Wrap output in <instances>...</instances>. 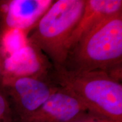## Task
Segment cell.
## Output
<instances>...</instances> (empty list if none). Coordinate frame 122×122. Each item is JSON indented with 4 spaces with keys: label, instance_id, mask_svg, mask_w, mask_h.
<instances>
[{
    "label": "cell",
    "instance_id": "9",
    "mask_svg": "<svg viewBox=\"0 0 122 122\" xmlns=\"http://www.w3.org/2000/svg\"><path fill=\"white\" fill-rule=\"evenodd\" d=\"M0 122H14L10 105L5 96L0 90Z\"/></svg>",
    "mask_w": 122,
    "mask_h": 122
},
{
    "label": "cell",
    "instance_id": "8",
    "mask_svg": "<svg viewBox=\"0 0 122 122\" xmlns=\"http://www.w3.org/2000/svg\"><path fill=\"white\" fill-rule=\"evenodd\" d=\"M122 11V0H85L83 14L68 41V53L94 27L106 18Z\"/></svg>",
    "mask_w": 122,
    "mask_h": 122
},
{
    "label": "cell",
    "instance_id": "7",
    "mask_svg": "<svg viewBox=\"0 0 122 122\" xmlns=\"http://www.w3.org/2000/svg\"><path fill=\"white\" fill-rule=\"evenodd\" d=\"M87 111L72 92L58 86L41 106L24 122H71Z\"/></svg>",
    "mask_w": 122,
    "mask_h": 122
},
{
    "label": "cell",
    "instance_id": "4",
    "mask_svg": "<svg viewBox=\"0 0 122 122\" xmlns=\"http://www.w3.org/2000/svg\"><path fill=\"white\" fill-rule=\"evenodd\" d=\"M58 86L50 77H4L0 90L10 105L14 122H24Z\"/></svg>",
    "mask_w": 122,
    "mask_h": 122
},
{
    "label": "cell",
    "instance_id": "10",
    "mask_svg": "<svg viewBox=\"0 0 122 122\" xmlns=\"http://www.w3.org/2000/svg\"><path fill=\"white\" fill-rule=\"evenodd\" d=\"M71 122H120L107 117L96 114L89 111H85Z\"/></svg>",
    "mask_w": 122,
    "mask_h": 122
},
{
    "label": "cell",
    "instance_id": "3",
    "mask_svg": "<svg viewBox=\"0 0 122 122\" xmlns=\"http://www.w3.org/2000/svg\"><path fill=\"white\" fill-rule=\"evenodd\" d=\"M85 0H57L39 20L27 42L39 48L54 67H63L67 44L83 14Z\"/></svg>",
    "mask_w": 122,
    "mask_h": 122
},
{
    "label": "cell",
    "instance_id": "1",
    "mask_svg": "<svg viewBox=\"0 0 122 122\" xmlns=\"http://www.w3.org/2000/svg\"><path fill=\"white\" fill-rule=\"evenodd\" d=\"M49 76L56 85L72 92L88 111L122 122V84L105 71H76L53 67Z\"/></svg>",
    "mask_w": 122,
    "mask_h": 122
},
{
    "label": "cell",
    "instance_id": "11",
    "mask_svg": "<svg viewBox=\"0 0 122 122\" xmlns=\"http://www.w3.org/2000/svg\"><path fill=\"white\" fill-rule=\"evenodd\" d=\"M6 57V54L5 53L2 47L0 45V85H1L4 75L5 61Z\"/></svg>",
    "mask_w": 122,
    "mask_h": 122
},
{
    "label": "cell",
    "instance_id": "5",
    "mask_svg": "<svg viewBox=\"0 0 122 122\" xmlns=\"http://www.w3.org/2000/svg\"><path fill=\"white\" fill-rule=\"evenodd\" d=\"M53 0H0V37L11 30L28 33Z\"/></svg>",
    "mask_w": 122,
    "mask_h": 122
},
{
    "label": "cell",
    "instance_id": "6",
    "mask_svg": "<svg viewBox=\"0 0 122 122\" xmlns=\"http://www.w3.org/2000/svg\"><path fill=\"white\" fill-rule=\"evenodd\" d=\"M53 68L52 63L41 50L26 41L6 57L4 77L48 78Z\"/></svg>",
    "mask_w": 122,
    "mask_h": 122
},
{
    "label": "cell",
    "instance_id": "2",
    "mask_svg": "<svg viewBox=\"0 0 122 122\" xmlns=\"http://www.w3.org/2000/svg\"><path fill=\"white\" fill-rule=\"evenodd\" d=\"M122 66V11L94 27L68 53L63 67L76 71L109 72Z\"/></svg>",
    "mask_w": 122,
    "mask_h": 122
}]
</instances>
